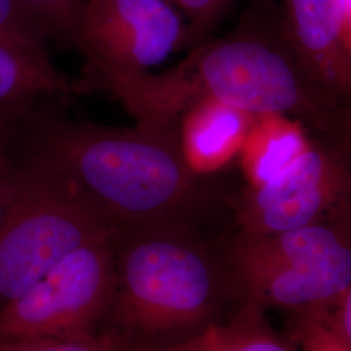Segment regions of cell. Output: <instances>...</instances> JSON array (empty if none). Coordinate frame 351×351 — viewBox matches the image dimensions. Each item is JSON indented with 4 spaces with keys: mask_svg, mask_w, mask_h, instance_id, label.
Returning <instances> with one entry per match:
<instances>
[{
    "mask_svg": "<svg viewBox=\"0 0 351 351\" xmlns=\"http://www.w3.org/2000/svg\"><path fill=\"white\" fill-rule=\"evenodd\" d=\"M221 271L184 219L134 226L116 261L111 310L126 339L165 343L213 322Z\"/></svg>",
    "mask_w": 351,
    "mask_h": 351,
    "instance_id": "3957f363",
    "label": "cell"
},
{
    "mask_svg": "<svg viewBox=\"0 0 351 351\" xmlns=\"http://www.w3.org/2000/svg\"><path fill=\"white\" fill-rule=\"evenodd\" d=\"M224 268L242 304L263 313L333 308L351 285V206L272 234L239 230Z\"/></svg>",
    "mask_w": 351,
    "mask_h": 351,
    "instance_id": "277c9868",
    "label": "cell"
},
{
    "mask_svg": "<svg viewBox=\"0 0 351 351\" xmlns=\"http://www.w3.org/2000/svg\"><path fill=\"white\" fill-rule=\"evenodd\" d=\"M288 337L298 351H351L336 326L332 308L289 314Z\"/></svg>",
    "mask_w": 351,
    "mask_h": 351,
    "instance_id": "5bb4252c",
    "label": "cell"
},
{
    "mask_svg": "<svg viewBox=\"0 0 351 351\" xmlns=\"http://www.w3.org/2000/svg\"><path fill=\"white\" fill-rule=\"evenodd\" d=\"M332 313L341 335L351 348V285L339 303L332 308Z\"/></svg>",
    "mask_w": 351,
    "mask_h": 351,
    "instance_id": "44dd1931",
    "label": "cell"
},
{
    "mask_svg": "<svg viewBox=\"0 0 351 351\" xmlns=\"http://www.w3.org/2000/svg\"><path fill=\"white\" fill-rule=\"evenodd\" d=\"M50 34L17 0H0V42L32 50H46Z\"/></svg>",
    "mask_w": 351,
    "mask_h": 351,
    "instance_id": "2e32d148",
    "label": "cell"
},
{
    "mask_svg": "<svg viewBox=\"0 0 351 351\" xmlns=\"http://www.w3.org/2000/svg\"><path fill=\"white\" fill-rule=\"evenodd\" d=\"M284 34L315 84L351 113V49L342 0H284Z\"/></svg>",
    "mask_w": 351,
    "mask_h": 351,
    "instance_id": "9c48e42d",
    "label": "cell"
},
{
    "mask_svg": "<svg viewBox=\"0 0 351 351\" xmlns=\"http://www.w3.org/2000/svg\"><path fill=\"white\" fill-rule=\"evenodd\" d=\"M121 332L110 330L80 337H26L0 342V351H128Z\"/></svg>",
    "mask_w": 351,
    "mask_h": 351,
    "instance_id": "9a60e30c",
    "label": "cell"
},
{
    "mask_svg": "<svg viewBox=\"0 0 351 351\" xmlns=\"http://www.w3.org/2000/svg\"><path fill=\"white\" fill-rule=\"evenodd\" d=\"M351 206V141L317 137L275 178L233 202L239 230L272 234L308 226Z\"/></svg>",
    "mask_w": 351,
    "mask_h": 351,
    "instance_id": "52a82bcc",
    "label": "cell"
},
{
    "mask_svg": "<svg viewBox=\"0 0 351 351\" xmlns=\"http://www.w3.org/2000/svg\"><path fill=\"white\" fill-rule=\"evenodd\" d=\"M29 110L30 108L0 106V175L10 172L13 168L11 156L13 137L20 121Z\"/></svg>",
    "mask_w": 351,
    "mask_h": 351,
    "instance_id": "d6986e66",
    "label": "cell"
},
{
    "mask_svg": "<svg viewBox=\"0 0 351 351\" xmlns=\"http://www.w3.org/2000/svg\"><path fill=\"white\" fill-rule=\"evenodd\" d=\"M304 128L281 116H256L241 149L247 186L275 178L311 145Z\"/></svg>",
    "mask_w": 351,
    "mask_h": 351,
    "instance_id": "7c38bea8",
    "label": "cell"
},
{
    "mask_svg": "<svg viewBox=\"0 0 351 351\" xmlns=\"http://www.w3.org/2000/svg\"><path fill=\"white\" fill-rule=\"evenodd\" d=\"M156 90L175 112L211 98L252 116H281L317 137L351 141V113L320 90L284 34L281 7L255 0L239 27L204 42L177 68L158 75Z\"/></svg>",
    "mask_w": 351,
    "mask_h": 351,
    "instance_id": "7a4b0ae2",
    "label": "cell"
},
{
    "mask_svg": "<svg viewBox=\"0 0 351 351\" xmlns=\"http://www.w3.org/2000/svg\"><path fill=\"white\" fill-rule=\"evenodd\" d=\"M128 351H298L259 308L242 304L226 323L211 322L184 339L165 343H132Z\"/></svg>",
    "mask_w": 351,
    "mask_h": 351,
    "instance_id": "8fae6325",
    "label": "cell"
},
{
    "mask_svg": "<svg viewBox=\"0 0 351 351\" xmlns=\"http://www.w3.org/2000/svg\"><path fill=\"white\" fill-rule=\"evenodd\" d=\"M11 155L62 176L117 226L184 219L201 198L178 138L75 123L30 108Z\"/></svg>",
    "mask_w": 351,
    "mask_h": 351,
    "instance_id": "6da1fadb",
    "label": "cell"
},
{
    "mask_svg": "<svg viewBox=\"0 0 351 351\" xmlns=\"http://www.w3.org/2000/svg\"><path fill=\"white\" fill-rule=\"evenodd\" d=\"M343 4V13H345V25H346V34L348 38L351 33V0H342Z\"/></svg>",
    "mask_w": 351,
    "mask_h": 351,
    "instance_id": "7402d4cb",
    "label": "cell"
},
{
    "mask_svg": "<svg viewBox=\"0 0 351 351\" xmlns=\"http://www.w3.org/2000/svg\"><path fill=\"white\" fill-rule=\"evenodd\" d=\"M186 24L185 46L191 50L207 42L234 0H169Z\"/></svg>",
    "mask_w": 351,
    "mask_h": 351,
    "instance_id": "ac0fdd59",
    "label": "cell"
},
{
    "mask_svg": "<svg viewBox=\"0 0 351 351\" xmlns=\"http://www.w3.org/2000/svg\"><path fill=\"white\" fill-rule=\"evenodd\" d=\"M16 193L0 233V306L73 251L113 239L117 224L62 176L12 156Z\"/></svg>",
    "mask_w": 351,
    "mask_h": 351,
    "instance_id": "5b68a950",
    "label": "cell"
},
{
    "mask_svg": "<svg viewBox=\"0 0 351 351\" xmlns=\"http://www.w3.org/2000/svg\"><path fill=\"white\" fill-rule=\"evenodd\" d=\"M185 39V20L169 0H84L75 46L91 77H130L163 64Z\"/></svg>",
    "mask_w": 351,
    "mask_h": 351,
    "instance_id": "ba28073f",
    "label": "cell"
},
{
    "mask_svg": "<svg viewBox=\"0 0 351 351\" xmlns=\"http://www.w3.org/2000/svg\"><path fill=\"white\" fill-rule=\"evenodd\" d=\"M113 239L69 254L0 310V342L26 337H80L111 310L116 287Z\"/></svg>",
    "mask_w": 351,
    "mask_h": 351,
    "instance_id": "8992f818",
    "label": "cell"
},
{
    "mask_svg": "<svg viewBox=\"0 0 351 351\" xmlns=\"http://www.w3.org/2000/svg\"><path fill=\"white\" fill-rule=\"evenodd\" d=\"M71 86L50 63L46 50H32L0 42V106L32 108L38 99Z\"/></svg>",
    "mask_w": 351,
    "mask_h": 351,
    "instance_id": "4fadbf2b",
    "label": "cell"
},
{
    "mask_svg": "<svg viewBox=\"0 0 351 351\" xmlns=\"http://www.w3.org/2000/svg\"><path fill=\"white\" fill-rule=\"evenodd\" d=\"M16 193V177L14 169L0 175V233L5 226L8 215L11 211L13 198Z\"/></svg>",
    "mask_w": 351,
    "mask_h": 351,
    "instance_id": "ffe728a7",
    "label": "cell"
},
{
    "mask_svg": "<svg viewBox=\"0 0 351 351\" xmlns=\"http://www.w3.org/2000/svg\"><path fill=\"white\" fill-rule=\"evenodd\" d=\"M50 37L75 45L84 0H17Z\"/></svg>",
    "mask_w": 351,
    "mask_h": 351,
    "instance_id": "e0dca14e",
    "label": "cell"
},
{
    "mask_svg": "<svg viewBox=\"0 0 351 351\" xmlns=\"http://www.w3.org/2000/svg\"><path fill=\"white\" fill-rule=\"evenodd\" d=\"M256 116L204 98L182 114L178 143L189 169L211 173L241 152Z\"/></svg>",
    "mask_w": 351,
    "mask_h": 351,
    "instance_id": "30bf717a",
    "label": "cell"
}]
</instances>
